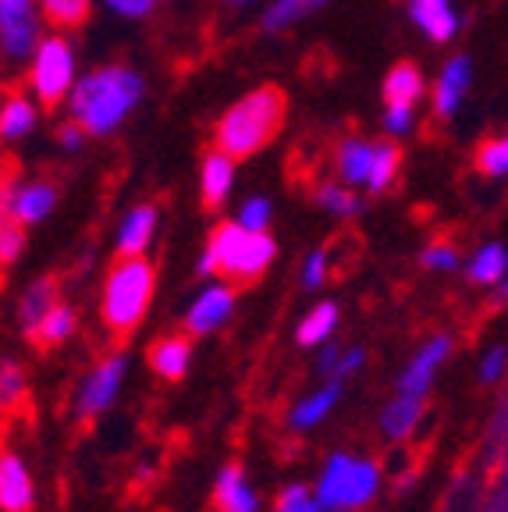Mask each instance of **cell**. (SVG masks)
Returning a JSON list of instances; mask_svg holds the SVG:
<instances>
[{"label":"cell","instance_id":"obj_1","mask_svg":"<svg viewBox=\"0 0 508 512\" xmlns=\"http://www.w3.org/2000/svg\"><path fill=\"white\" fill-rule=\"evenodd\" d=\"M139 89H143L139 75L125 72V68L93 72L86 79H79V86L72 89V114L82 121L89 136H107L135 107Z\"/></svg>","mask_w":508,"mask_h":512},{"label":"cell","instance_id":"obj_2","mask_svg":"<svg viewBox=\"0 0 508 512\" xmlns=\"http://www.w3.org/2000/svg\"><path fill=\"white\" fill-rule=\"evenodd\" d=\"M281 111H285L281 89H260V93L246 96L242 104H235L224 114L221 128H217V146L228 157H249L260 146H267L270 136L278 132Z\"/></svg>","mask_w":508,"mask_h":512},{"label":"cell","instance_id":"obj_3","mask_svg":"<svg viewBox=\"0 0 508 512\" xmlns=\"http://www.w3.org/2000/svg\"><path fill=\"white\" fill-rule=\"evenodd\" d=\"M270 260H274V242L263 232H249V228H242L235 221V224H224L221 232H214L199 271L203 274L224 271V274H235V278H253Z\"/></svg>","mask_w":508,"mask_h":512},{"label":"cell","instance_id":"obj_4","mask_svg":"<svg viewBox=\"0 0 508 512\" xmlns=\"http://www.w3.org/2000/svg\"><path fill=\"white\" fill-rule=\"evenodd\" d=\"M153 296V267L139 256H128L125 264L114 267V274L107 278L104 292V317L114 328H132L135 320L146 313V303Z\"/></svg>","mask_w":508,"mask_h":512},{"label":"cell","instance_id":"obj_5","mask_svg":"<svg viewBox=\"0 0 508 512\" xmlns=\"http://www.w3.org/2000/svg\"><path fill=\"white\" fill-rule=\"evenodd\" d=\"M377 491V466L366 459L334 456L320 477L317 498L327 509H359Z\"/></svg>","mask_w":508,"mask_h":512},{"label":"cell","instance_id":"obj_6","mask_svg":"<svg viewBox=\"0 0 508 512\" xmlns=\"http://www.w3.org/2000/svg\"><path fill=\"white\" fill-rule=\"evenodd\" d=\"M75 57L64 40H43L36 57H32V89L40 96L43 107L61 104V96L72 89Z\"/></svg>","mask_w":508,"mask_h":512},{"label":"cell","instance_id":"obj_7","mask_svg":"<svg viewBox=\"0 0 508 512\" xmlns=\"http://www.w3.org/2000/svg\"><path fill=\"white\" fill-rule=\"evenodd\" d=\"M231 306H235V292L228 285H210L203 296L192 303L189 310V328L196 335H207V331L221 328L224 320L231 317Z\"/></svg>","mask_w":508,"mask_h":512},{"label":"cell","instance_id":"obj_8","mask_svg":"<svg viewBox=\"0 0 508 512\" xmlns=\"http://www.w3.org/2000/svg\"><path fill=\"white\" fill-rule=\"evenodd\" d=\"M54 207V189L50 185H22L18 192L4 189V217H15L22 224H36Z\"/></svg>","mask_w":508,"mask_h":512},{"label":"cell","instance_id":"obj_9","mask_svg":"<svg viewBox=\"0 0 508 512\" xmlns=\"http://www.w3.org/2000/svg\"><path fill=\"white\" fill-rule=\"evenodd\" d=\"M121 377H125V360H121V356L118 360H107L104 367L89 377L86 388H82V409H86V413H100V409L111 406L121 388Z\"/></svg>","mask_w":508,"mask_h":512},{"label":"cell","instance_id":"obj_10","mask_svg":"<svg viewBox=\"0 0 508 512\" xmlns=\"http://www.w3.org/2000/svg\"><path fill=\"white\" fill-rule=\"evenodd\" d=\"M416 25L427 32L430 40H452L459 29V18L452 11V0H409Z\"/></svg>","mask_w":508,"mask_h":512},{"label":"cell","instance_id":"obj_11","mask_svg":"<svg viewBox=\"0 0 508 512\" xmlns=\"http://www.w3.org/2000/svg\"><path fill=\"white\" fill-rule=\"evenodd\" d=\"M217 502L224 512H256V491L249 488V480L242 477L239 466H224L221 477H217Z\"/></svg>","mask_w":508,"mask_h":512},{"label":"cell","instance_id":"obj_12","mask_svg":"<svg viewBox=\"0 0 508 512\" xmlns=\"http://www.w3.org/2000/svg\"><path fill=\"white\" fill-rule=\"evenodd\" d=\"M29 502H32L29 473H25V466L15 456H4V463H0V505L8 512H22L29 509Z\"/></svg>","mask_w":508,"mask_h":512},{"label":"cell","instance_id":"obj_13","mask_svg":"<svg viewBox=\"0 0 508 512\" xmlns=\"http://www.w3.org/2000/svg\"><path fill=\"white\" fill-rule=\"evenodd\" d=\"M445 356H448V338H434L427 349H420V356L409 363V370H405V377H402V392H409V395L427 392L430 377H434V370L441 367Z\"/></svg>","mask_w":508,"mask_h":512},{"label":"cell","instance_id":"obj_14","mask_svg":"<svg viewBox=\"0 0 508 512\" xmlns=\"http://www.w3.org/2000/svg\"><path fill=\"white\" fill-rule=\"evenodd\" d=\"M466 86H469V61L466 57H455L445 72H441V79H437V114L441 118H452L459 111Z\"/></svg>","mask_w":508,"mask_h":512},{"label":"cell","instance_id":"obj_15","mask_svg":"<svg viewBox=\"0 0 508 512\" xmlns=\"http://www.w3.org/2000/svg\"><path fill=\"white\" fill-rule=\"evenodd\" d=\"M153 228H157V210H153V207H135L132 214L125 217V224H121L118 249L125 256H139L146 246H150Z\"/></svg>","mask_w":508,"mask_h":512},{"label":"cell","instance_id":"obj_16","mask_svg":"<svg viewBox=\"0 0 508 512\" xmlns=\"http://www.w3.org/2000/svg\"><path fill=\"white\" fill-rule=\"evenodd\" d=\"M231 178H235V168H231V157L228 153H210L207 164H203V200L210 203V207H217V203H224V196H228L231 189Z\"/></svg>","mask_w":508,"mask_h":512},{"label":"cell","instance_id":"obj_17","mask_svg":"<svg viewBox=\"0 0 508 512\" xmlns=\"http://www.w3.org/2000/svg\"><path fill=\"white\" fill-rule=\"evenodd\" d=\"M374 153L377 146H366L359 139H349L342 146V157H338V168H342V178L352 185H370V171H374Z\"/></svg>","mask_w":508,"mask_h":512},{"label":"cell","instance_id":"obj_18","mask_svg":"<svg viewBox=\"0 0 508 512\" xmlns=\"http://www.w3.org/2000/svg\"><path fill=\"white\" fill-rule=\"evenodd\" d=\"M420 413H423V395L402 392V399L391 402L388 413H384V431L391 438H405V434H413V427L420 424Z\"/></svg>","mask_w":508,"mask_h":512},{"label":"cell","instance_id":"obj_19","mask_svg":"<svg viewBox=\"0 0 508 512\" xmlns=\"http://www.w3.org/2000/svg\"><path fill=\"white\" fill-rule=\"evenodd\" d=\"M420 93H423V75L416 72L413 64H398L395 72L388 75V82H384L388 104H416Z\"/></svg>","mask_w":508,"mask_h":512},{"label":"cell","instance_id":"obj_20","mask_svg":"<svg viewBox=\"0 0 508 512\" xmlns=\"http://www.w3.org/2000/svg\"><path fill=\"white\" fill-rule=\"evenodd\" d=\"M32 125H36V107L25 96H11L8 104H4V111H0V132H4V139L29 136Z\"/></svg>","mask_w":508,"mask_h":512},{"label":"cell","instance_id":"obj_21","mask_svg":"<svg viewBox=\"0 0 508 512\" xmlns=\"http://www.w3.org/2000/svg\"><path fill=\"white\" fill-rule=\"evenodd\" d=\"M4 50L8 57H29L32 50H40L36 47V18H4Z\"/></svg>","mask_w":508,"mask_h":512},{"label":"cell","instance_id":"obj_22","mask_svg":"<svg viewBox=\"0 0 508 512\" xmlns=\"http://www.w3.org/2000/svg\"><path fill=\"white\" fill-rule=\"evenodd\" d=\"M54 310V285L50 281H40V285H32L22 299V324L29 331H40V324L47 320V313Z\"/></svg>","mask_w":508,"mask_h":512},{"label":"cell","instance_id":"obj_23","mask_svg":"<svg viewBox=\"0 0 508 512\" xmlns=\"http://www.w3.org/2000/svg\"><path fill=\"white\" fill-rule=\"evenodd\" d=\"M505 271H508V253L501 246H484L477 256H473V264H469V278L477 281V285L501 281Z\"/></svg>","mask_w":508,"mask_h":512},{"label":"cell","instance_id":"obj_24","mask_svg":"<svg viewBox=\"0 0 508 512\" xmlns=\"http://www.w3.org/2000/svg\"><path fill=\"white\" fill-rule=\"evenodd\" d=\"M324 4H327V0H278V4L267 11L263 25H267L270 32H278V29H285V25L299 22V18L313 15V11L324 8Z\"/></svg>","mask_w":508,"mask_h":512},{"label":"cell","instance_id":"obj_25","mask_svg":"<svg viewBox=\"0 0 508 512\" xmlns=\"http://www.w3.org/2000/svg\"><path fill=\"white\" fill-rule=\"evenodd\" d=\"M338 402V384H331V388H324V392H317L313 399H306L302 406H295L292 413V427H299V431H306V427L320 424L327 416V409Z\"/></svg>","mask_w":508,"mask_h":512},{"label":"cell","instance_id":"obj_26","mask_svg":"<svg viewBox=\"0 0 508 512\" xmlns=\"http://www.w3.org/2000/svg\"><path fill=\"white\" fill-rule=\"evenodd\" d=\"M334 320H338V306H334V303H320L317 310L310 313V317L302 320L299 342L302 345H320L334 331Z\"/></svg>","mask_w":508,"mask_h":512},{"label":"cell","instance_id":"obj_27","mask_svg":"<svg viewBox=\"0 0 508 512\" xmlns=\"http://www.w3.org/2000/svg\"><path fill=\"white\" fill-rule=\"evenodd\" d=\"M153 367H157V374L164 377H182L185 370H189V345L185 342H160L157 349H153Z\"/></svg>","mask_w":508,"mask_h":512},{"label":"cell","instance_id":"obj_28","mask_svg":"<svg viewBox=\"0 0 508 512\" xmlns=\"http://www.w3.org/2000/svg\"><path fill=\"white\" fill-rule=\"evenodd\" d=\"M43 11L61 29H75L89 18V0H43Z\"/></svg>","mask_w":508,"mask_h":512},{"label":"cell","instance_id":"obj_29","mask_svg":"<svg viewBox=\"0 0 508 512\" xmlns=\"http://www.w3.org/2000/svg\"><path fill=\"white\" fill-rule=\"evenodd\" d=\"M480 171L494 178L508 175V136H498L491 143L480 146Z\"/></svg>","mask_w":508,"mask_h":512},{"label":"cell","instance_id":"obj_30","mask_svg":"<svg viewBox=\"0 0 508 512\" xmlns=\"http://www.w3.org/2000/svg\"><path fill=\"white\" fill-rule=\"evenodd\" d=\"M75 328V313L68 310V306H54V310L47 313V320L40 324V331L36 335L43 338V342H61V338H68Z\"/></svg>","mask_w":508,"mask_h":512},{"label":"cell","instance_id":"obj_31","mask_svg":"<svg viewBox=\"0 0 508 512\" xmlns=\"http://www.w3.org/2000/svg\"><path fill=\"white\" fill-rule=\"evenodd\" d=\"M395 168H398V150H395V146H377L374 171H370V189H374V192L388 189L391 178H395Z\"/></svg>","mask_w":508,"mask_h":512},{"label":"cell","instance_id":"obj_32","mask_svg":"<svg viewBox=\"0 0 508 512\" xmlns=\"http://www.w3.org/2000/svg\"><path fill=\"white\" fill-rule=\"evenodd\" d=\"M239 224H242V228H249V232H267L270 203L263 200V196H253V200H246V203H242V210H239Z\"/></svg>","mask_w":508,"mask_h":512},{"label":"cell","instance_id":"obj_33","mask_svg":"<svg viewBox=\"0 0 508 512\" xmlns=\"http://www.w3.org/2000/svg\"><path fill=\"white\" fill-rule=\"evenodd\" d=\"M278 512H327V505L313 498L306 488H288L285 498L278 502Z\"/></svg>","mask_w":508,"mask_h":512},{"label":"cell","instance_id":"obj_34","mask_svg":"<svg viewBox=\"0 0 508 512\" xmlns=\"http://www.w3.org/2000/svg\"><path fill=\"white\" fill-rule=\"evenodd\" d=\"M320 203H324L327 210H334V214H356V207H359L356 196H349V192L338 189V185H324V189H320Z\"/></svg>","mask_w":508,"mask_h":512},{"label":"cell","instance_id":"obj_35","mask_svg":"<svg viewBox=\"0 0 508 512\" xmlns=\"http://www.w3.org/2000/svg\"><path fill=\"white\" fill-rule=\"evenodd\" d=\"M384 125H388V132H395V136L409 132V128H413V104H388Z\"/></svg>","mask_w":508,"mask_h":512},{"label":"cell","instance_id":"obj_36","mask_svg":"<svg viewBox=\"0 0 508 512\" xmlns=\"http://www.w3.org/2000/svg\"><path fill=\"white\" fill-rule=\"evenodd\" d=\"M423 264L434 267V271H452V267L459 264V256H455L452 246H430L427 253H423Z\"/></svg>","mask_w":508,"mask_h":512},{"label":"cell","instance_id":"obj_37","mask_svg":"<svg viewBox=\"0 0 508 512\" xmlns=\"http://www.w3.org/2000/svg\"><path fill=\"white\" fill-rule=\"evenodd\" d=\"M18 249H22V235H18L15 224L4 221V235H0V256H4V264H11V260H15Z\"/></svg>","mask_w":508,"mask_h":512},{"label":"cell","instance_id":"obj_38","mask_svg":"<svg viewBox=\"0 0 508 512\" xmlns=\"http://www.w3.org/2000/svg\"><path fill=\"white\" fill-rule=\"evenodd\" d=\"M324 271H327V256L324 253H313L310 260H306V271H302V281H306V288H317L320 281H324Z\"/></svg>","mask_w":508,"mask_h":512},{"label":"cell","instance_id":"obj_39","mask_svg":"<svg viewBox=\"0 0 508 512\" xmlns=\"http://www.w3.org/2000/svg\"><path fill=\"white\" fill-rule=\"evenodd\" d=\"M107 8H114L118 15H128V18H139L153 8V0H107Z\"/></svg>","mask_w":508,"mask_h":512},{"label":"cell","instance_id":"obj_40","mask_svg":"<svg viewBox=\"0 0 508 512\" xmlns=\"http://www.w3.org/2000/svg\"><path fill=\"white\" fill-rule=\"evenodd\" d=\"M501 367H505V349H491L487 360L480 363V374H484V381H494L501 374Z\"/></svg>","mask_w":508,"mask_h":512},{"label":"cell","instance_id":"obj_41","mask_svg":"<svg viewBox=\"0 0 508 512\" xmlns=\"http://www.w3.org/2000/svg\"><path fill=\"white\" fill-rule=\"evenodd\" d=\"M32 15V0H0V22L4 18H22Z\"/></svg>","mask_w":508,"mask_h":512},{"label":"cell","instance_id":"obj_42","mask_svg":"<svg viewBox=\"0 0 508 512\" xmlns=\"http://www.w3.org/2000/svg\"><path fill=\"white\" fill-rule=\"evenodd\" d=\"M359 367H363V349H349V352L342 356V360H338L334 374H338V377H349L352 370H359Z\"/></svg>","mask_w":508,"mask_h":512},{"label":"cell","instance_id":"obj_43","mask_svg":"<svg viewBox=\"0 0 508 512\" xmlns=\"http://www.w3.org/2000/svg\"><path fill=\"white\" fill-rule=\"evenodd\" d=\"M61 146H64V150H79V146H82V128L79 125H64L61 128Z\"/></svg>","mask_w":508,"mask_h":512},{"label":"cell","instance_id":"obj_44","mask_svg":"<svg viewBox=\"0 0 508 512\" xmlns=\"http://www.w3.org/2000/svg\"><path fill=\"white\" fill-rule=\"evenodd\" d=\"M18 384H22V377H18V370L15 367H4V399H15V392H18Z\"/></svg>","mask_w":508,"mask_h":512},{"label":"cell","instance_id":"obj_45","mask_svg":"<svg viewBox=\"0 0 508 512\" xmlns=\"http://www.w3.org/2000/svg\"><path fill=\"white\" fill-rule=\"evenodd\" d=\"M338 360H342V356H338V349H327L324 352V370H334V367H338Z\"/></svg>","mask_w":508,"mask_h":512},{"label":"cell","instance_id":"obj_46","mask_svg":"<svg viewBox=\"0 0 508 512\" xmlns=\"http://www.w3.org/2000/svg\"><path fill=\"white\" fill-rule=\"evenodd\" d=\"M501 299H508V278H505V285H501Z\"/></svg>","mask_w":508,"mask_h":512},{"label":"cell","instance_id":"obj_47","mask_svg":"<svg viewBox=\"0 0 508 512\" xmlns=\"http://www.w3.org/2000/svg\"><path fill=\"white\" fill-rule=\"evenodd\" d=\"M235 4H246V0H235Z\"/></svg>","mask_w":508,"mask_h":512}]
</instances>
